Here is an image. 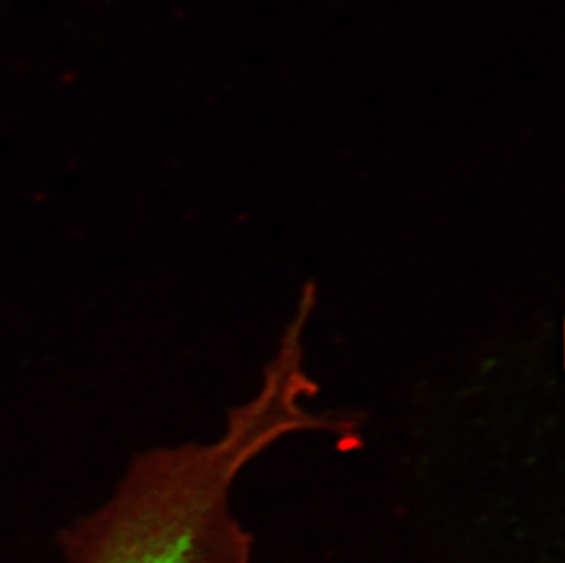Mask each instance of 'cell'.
Here are the masks:
<instances>
[{
	"mask_svg": "<svg viewBox=\"0 0 565 563\" xmlns=\"http://www.w3.org/2000/svg\"><path fill=\"white\" fill-rule=\"evenodd\" d=\"M271 445L258 415L231 410L216 442L143 454L113 500L66 534L68 563H252L253 534L231 496Z\"/></svg>",
	"mask_w": 565,
	"mask_h": 563,
	"instance_id": "obj_1",
	"label": "cell"
}]
</instances>
